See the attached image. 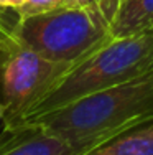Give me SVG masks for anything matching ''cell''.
Returning a JSON list of instances; mask_svg holds the SVG:
<instances>
[{"label":"cell","instance_id":"8","mask_svg":"<svg viewBox=\"0 0 153 155\" xmlns=\"http://www.w3.org/2000/svg\"><path fill=\"white\" fill-rule=\"evenodd\" d=\"M71 7H79L74 0H27L18 10H15L17 18L40 15V13L56 12L63 8H71Z\"/></svg>","mask_w":153,"mask_h":155},{"label":"cell","instance_id":"1","mask_svg":"<svg viewBox=\"0 0 153 155\" xmlns=\"http://www.w3.org/2000/svg\"><path fill=\"white\" fill-rule=\"evenodd\" d=\"M148 122H153V68L28 124L40 125L84 155L123 132Z\"/></svg>","mask_w":153,"mask_h":155},{"label":"cell","instance_id":"12","mask_svg":"<svg viewBox=\"0 0 153 155\" xmlns=\"http://www.w3.org/2000/svg\"><path fill=\"white\" fill-rule=\"evenodd\" d=\"M3 124V106L0 104V125Z\"/></svg>","mask_w":153,"mask_h":155},{"label":"cell","instance_id":"11","mask_svg":"<svg viewBox=\"0 0 153 155\" xmlns=\"http://www.w3.org/2000/svg\"><path fill=\"white\" fill-rule=\"evenodd\" d=\"M79 7H92V5H102V3H109V2H119L120 0H74Z\"/></svg>","mask_w":153,"mask_h":155},{"label":"cell","instance_id":"2","mask_svg":"<svg viewBox=\"0 0 153 155\" xmlns=\"http://www.w3.org/2000/svg\"><path fill=\"white\" fill-rule=\"evenodd\" d=\"M153 68V28L112 38L86 60L79 61L36 101L18 125L61 109L74 101L114 87ZM17 125V127H18Z\"/></svg>","mask_w":153,"mask_h":155},{"label":"cell","instance_id":"7","mask_svg":"<svg viewBox=\"0 0 153 155\" xmlns=\"http://www.w3.org/2000/svg\"><path fill=\"white\" fill-rule=\"evenodd\" d=\"M84 155H153V122L123 132Z\"/></svg>","mask_w":153,"mask_h":155},{"label":"cell","instance_id":"13","mask_svg":"<svg viewBox=\"0 0 153 155\" xmlns=\"http://www.w3.org/2000/svg\"><path fill=\"white\" fill-rule=\"evenodd\" d=\"M3 58H5V53H0V64H2V61H3Z\"/></svg>","mask_w":153,"mask_h":155},{"label":"cell","instance_id":"5","mask_svg":"<svg viewBox=\"0 0 153 155\" xmlns=\"http://www.w3.org/2000/svg\"><path fill=\"white\" fill-rule=\"evenodd\" d=\"M0 155H81L76 147L27 124L0 130Z\"/></svg>","mask_w":153,"mask_h":155},{"label":"cell","instance_id":"6","mask_svg":"<svg viewBox=\"0 0 153 155\" xmlns=\"http://www.w3.org/2000/svg\"><path fill=\"white\" fill-rule=\"evenodd\" d=\"M153 28V0H120L112 23V36H129Z\"/></svg>","mask_w":153,"mask_h":155},{"label":"cell","instance_id":"10","mask_svg":"<svg viewBox=\"0 0 153 155\" xmlns=\"http://www.w3.org/2000/svg\"><path fill=\"white\" fill-rule=\"evenodd\" d=\"M27 0H0V10H18Z\"/></svg>","mask_w":153,"mask_h":155},{"label":"cell","instance_id":"4","mask_svg":"<svg viewBox=\"0 0 153 155\" xmlns=\"http://www.w3.org/2000/svg\"><path fill=\"white\" fill-rule=\"evenodd\" d=\"M78 63H54L35 51L15 46L0 64V104L3 129L20 124L36 101L43 97Z\"/></svg>","mask_w":153,"mask_h":155},{"label":"cell","instance_id":"3","mask_svg":"<svg viewBox=\"0 0 153 155\" xmlns=\"http://www.w3.org/2000/svg\"><path fill=\"white\" fill-rule=\"evenodd\" d=\"M119 2L71 7L17 18L12 38L17 46L54 63H79L110 41Z\"/></svg>","mask_w":153,"mask_h":155},{"label":"cell","instance_id":"9","mask_svg":"<svg viewBox=\"0 0 153 155\" xmlns=\"http://www.w3.org/2000/svg\"><path fill=\"white\" fill-rule=\"evenodd\" d=\"M17 45H15V41H13L10 36H7V35H2L0 33V53H8L10 50H13Z\"/></svg>","mask_w":153,"mask_h":155}]
</instances>
